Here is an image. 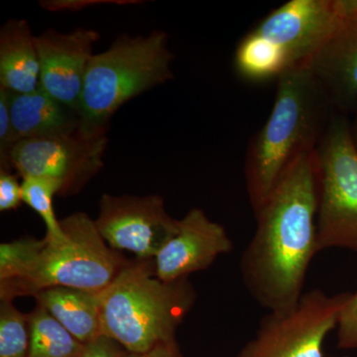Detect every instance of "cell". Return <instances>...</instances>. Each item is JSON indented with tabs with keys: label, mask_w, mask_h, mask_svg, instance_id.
Returning <instances> with one entry per match:
<instances>
[{
	"label": "cell",
	"mask_w": 357,
	"mask_h": 357,
	"mask_svg": "<svg viewBox=\"0 0 357 357\" xmlns=\"http://www.w3.org/2000/svg\"><path fill=\"white\" fill-rule=\"evenodd\" d=\"M316 151L289 166L255 213V236L241 258L244 286L268 312L293 309L304 295L307 269L319 252Z\"/></svg>",
	"instance_id": "6da1fadb"
},
{
	"label": "cell",
	"mask_w": 357,
	"mask_h": 357,
	"mask_svg": "<svg viewBox=\"0 0 357 357\" xmlns=\"http://www.w3.org/2000/svg\"><path fill=\"white\" fill-rule=\"evenodd\" d=\"M335 110L309 67L277 79L271 114L255 134L245 160V181L255 215L301 155L316 151Z\"/></svg>",
	"instance_id": "7a4b0ae2"
},
{
	"label": "cell",
	"mask_w": 357,
	"mask_h": 357,
	"mask_svg": "<svg viewBox=\"0 0 357 357\" xmlns=\"http://www.w3.org/2000/svg\"><path fill=\"white\" fill-rule=\"evenodd\" d=\"M100 296L102 335L129 354H145L175 340L196 300L188 278L160 280L152 259L126 264Z\"/></svg>",
	"instance_id": "3957f363"
},
{
	"label": "cell",
	"mask_w": 357,
	"mask_h": 357,
	"mask_svg": "<svg viewBox=\"0 0 357 357\" xmlns=\"http://www.w3.org/2000/svg\"><path fill=\"white\" fill-rule=\"evenodd\" d=\"M342 21L338 0H290L268 14L236 47L237 74L251 82L278 79L312 59Z\"/></svg>",
	"instance_id": "277c9868"
},
{
	"label": "cell",
	"mask_w": 357,
	"mask_h": 357,
	"mask_svg": "<svg viewBox=\"0 0 357 357\" xmlns=\"http://www.w3.org/2000/svg\"><path fill=\"white\" fill-rule=\"evenodd\" d=\"M174 56L168 35L119 37L107 50L95 54L84 77L79 126L89 132L107 130L112 114L121 105L172 79Z\"/></svg>",
	"instance_id": "5b68a950"
},
{
	"label": "cell",
	"mask_w": 357,
	"mask_h": 357,
	"mask_svg": "<svg viewBox=\"0 0 357 357\" xmlns=\"http://www.w3.org/2000/svg\"><path fill=\"white\" fill-rule=\"evenodd\" d=\"M66 239L48 241L31 269L17 280L1 283V300L33 295L53 287L100 293L109 287L126 266L107 245L95 220L76 213L61 220ZM46 237V236H45Z\"/></svg>",
	"instance_id": "8992f818"
},
{
	"label": "cell",
	"mask_w": 357,
	"mask_h": 357,
	"mask_svg": "<svg viewBox=\"0 0 357 357\" xmlns=\"http://www.w3.org/2000/svg\"><path fill=\"white\" fill-rule=\"evenodd\" d=\"M319 251L357 252V150L347 115L335 112L316 149Z\"/></svg>",
	"instance_id": "52a82bcc"
},
{
	"label": "cell",
	"mask_w": 357,
	"mask_h": 357,
	"mask_svg": "<svg viewBox=\"0 0 357 357\" xmlns=\"http://www.w3.org/2000/svg\"><path fill=\"white\" fill-rule=\"evenodd\" d=\"M351 296L319 289L304 293L293 309L263 317L255 337L234 357H325L326 338Z\"/></svg>",
	"instance_id": "ba28073f"
},
{
	"label": "cell",
	"mask_w": 357,
	"mask_h": 357,
	"mask_svg": "<svg viewBox=\"0 0 357 357\" xmlns=\"http://www.w3.org/2000/svg\"><path fill=\"white\" fill-rule=\"evenodd\" d=\"M107 130L89 132L81 126L65 132L18 141L9 162L22 178L55 180L62 195L77 191L102 166Z\"/></svg>",
	"instance_id": "9c48e42d"
},
{
	"label": "cell",
	"mask_w": 357,
	"mask_h": 357,
	"mask_svg": "<svg viewBox=\"0 0 357 357\" xmlns=\"http://www.w3.org/2000/svg\"><path fill=\"white\" fill-rule=\"evenodd\" d=\"M95 222L110 248L128 250L139 260L154 259L178 229V220L167 213L157 195H103Z\"/></svg>",
	"instance_id": "30bf717a"
},
{
	"label": "cell",
	"mask_w": 357,
	"mask_h": 357,
	"mask_svg": "<svg viewBox=\"0 0 357 357\" xmlns=\"http://www.w3.org/2000/svg\"><path fill=\"white\" fill-rule=\"evenodd\" d=\"M100 34L79 27L69 33L49 29L35 36L40 65V86L79 114V102L93 45Z\"/></svg>",
	"instance_id": "8fae6325"
},
{
	"label": "cell",
	"mask_w": 357,
	"mask_h": 357,
	"mask_svg": "<svg viewBox=\"0 0 357 357\" xmlns=\"http://www.w3.org/2000/svg\"><path fill=\"white\" fill-rule=\"evenodd\" d=\"M234 248L227 230L206 217L203 210L192 208L178 220L177 234L154 258L160 280L173 282L206 269L218 256Z\"/></svg>",
	"instance_id": "7c38bea8"
},
{
	"label": "cell",
	"mask_w": 357,
	"mask_h": 357,
	"mask_svg": "<svg viewBox=\"0 0 357 357\" xmlns=\"http://www.w3.org/2000/svg\"><path fill=\"white\" fill-rule=\"evenodd\" d=\"M342 21L317 53L310 70L340 114L357 107V0H338Z\"/></svg>",
	"instance_id": "4fadbf2b"
},
{
	"label": "cell",
	"mask_w": 357,
	"mask_h": 357,
	"mask_svg": "<svg viewBox=\"0 0 357 357\" xmlns=\"http://www.w3.org/2000/svg\"><path fill=\"white\" fill-rule=\"evenodd\" d=\"M39 86L38 53L29 22L7 21L0 31V88L29 93Z\"/></svg>",
	"instance_id": "5bb4252c"
},
{
	"label": "cell",
	"mask_w": 357,
	"mask_h": 357,
	"mask_svg": "<svg viewBox=\"0 0 357 357\" xmlns=\"http://www.w3.org/2000/svg\"><path fill=\"white\" fill-rule=\"evenodd\" d=\"M8 96L11 124L17 142L65 132L79 126V114L40 86L29 93L8 91Z\"/></svg>",
	"instance_id": "9a60e30c"
},
{
	"label": "cell",
	"mask_w": 357,
	"mask_h": 357,
	"mask_svg": "<svg viewBox=\"0 0 357 357\" xmlns=\"http://www.w3.org/2000/svg\"><path fill=\"white\" fill-rule=\"evenodd\" d=\"M102 293V292H100ZM100 293L67 287L45 289L35 294L38 305L45 307L66 330L84 344L102 335Z\"/></svg>",
	"instance_id": "2e32d148"
},
{
	"label": "cell",
	"mask_w": 357,
	"mask_h": 357,
	"mask_svg": "<svg viewBox=\"0 0 357 357\" xmlns=\"http://www.w3.org/2000/svg\"><path fill=\"white\" fill-rule=\"evenodd\" d=\"M28 357H79L86 349V344L77 340L40 305L28 317Z\"/></svg>",
	"instance_id": "e0dca14e"
},
{
	"label": "cell",
	"mask_w": 357,
	"mask_h": 357,
	"mask_svg": "<svg viewBox=\"0 0 357 357\" xmlns=\"http://www.w3.org/2000/svg\"><path fill=\"white\" fill-rule=\"evenodd\" d=\"M23 202L36 211L47 227L46 238L49 243H61L66 239L64 230L56 218L53 198L62 194L63 185L49 178H25L22 183Z\"/></svg>",
	"instance_id": "ac0fdd59"
},
{
	"label": "cell",
	"mask_w": 357,
	"mask_h": 357,
	"mask_svg": "<svg viewBox=\"0 0 357 357\" xmlns=\"http://www.w3.org/2000/svg\"><path fill=\"white\" fill-rule=\"evenodd\" d=\"M48 239H21L0 245V281L17 280L24 276L38 259Z\"/></svg>",
	"instance_id": "d6986e66"
},
{
	"label": "cell",
	"mask_w": 357,
	"mask_h": 357,
	"mask_svg": "<svg viewBox=\"0 0 357 357\" xmlns=\"http://www.w3.org/2000/svg\"><path fill=\"white\" fill-rule=\"evenodd\" d=\"M28 317L15 309L10 300H2L0 307V357H28Z\"/></svg>",
	"instance_id": "ffe728a7"
},
{
	"label": "cell",
	"mask_w": 357,
	"mask_h": 357,
	"mask_svg": "<svg viewBox=\"0 0 357 357\" xmlns=\"http://www.w3.org/2000/svg\"><path fill=\"white\" fill-rule=\"evenodd\" d=\"M337 347L340 349H357V291L347 301L337 326Z\"/></svg>",
	"instance_id": "44dd1931"
},
{
	"label": "cell",
	"mask_w": 357,
	"mask_h": 357,
	"mask_svg": "<svg viewBox=\"0 0 357 357\" xmlns=\"http://www.w3.org/2000/svg\"><path fill=\"white\" fill-rule=\"evenodd\" d=\"M17 143L11 124L10 112H9V96L6 89L0 88V160L1 170L11 169L9 155L14 145Z\"/></svg>",
	"instance_id": "7402d4cb"
},
{
	"label": "cell",
	"mask_w": 357,
	"mask_h": 357,
	"mask_svg": "<svg viewBox=\"0 0 357 357\" xmlns=\"http://www.w3.org/2000/svg\"><path fill=\"white\" fill-rule=\"evenodd\" d=\"M23 202L22 184L8 171L0 173V211L15 210Z\"/></svg>",
	"instance_id": "603a6c76"
},
{
	"label": "cell",
	"mask_w": 357,
	"mask_h": 357,
	"mask_svg": "<svg viewBox=\"0 0 357 357\" xmlns=\"http://www.w3.org/2000/svg\"><path fill=\"white\" fill-rule=\"evenodd\" d=\"M121 345L112 338L100 335L86 345V349L79 357H126V351Z\"/></svg>",
	"instance_id": "cb8c5ba5"
},
{
	"label": "cell",
	"mask_w": 357,
	"mask_h": 357,
	"mask_svg": "<svg viewBox=\"0 0 357 357\" xmlns=\"http://www.w3.org/2000/svg\"><path fill=\"white\" fill-rule=\"evenodd\" d=\"M126 357H182L176 340L160 344L145 354H129L126 351Z\"/></svg>",
	"instance_id": "d4e9b609"
},
{
	"label": "cell",
	"mask_w": 357,
	"mask_h": 357,
	"mask_svg": "<svg viewBox=\"0 0 357 357\" xmlns=\"http://www.w3.org/2000/svg\"><path fill=\"white\" fill-rule=\"evenodd\" d=\"M356 121H354V124H351V137L352 141H354V146H356L357 150V107L356 109Z\"/></svg>",
	"instance_id": "484cf974"
}]
</instances>
